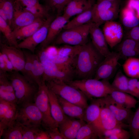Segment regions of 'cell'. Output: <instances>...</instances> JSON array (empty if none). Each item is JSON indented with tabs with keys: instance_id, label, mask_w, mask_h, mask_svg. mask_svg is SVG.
<instances>
[{
	"instance_id": "6da1fadb",
	"label": "cell",
	"mask_w": 139,
	"mask_h": 139,
	"mask_svg": "<svg viewBox=\"0 0 139 139\" xmlns=\"http://www.w3.org/2000/svg\"><path fill=\"white\" fill-rule=\"evenodd\" d=\"M91 42L82 46L77 55L74 72L80 79L94 77L97 69L105 58Z\"/></svg>"
},
{
	"instance_id": "7a4b0ae2",
	"label": "cell",
	"mask_w": 139,
	"mask_h": 139,
	"mask_svg": "<svg viewBox=\"0 0 139 139\" xmlns=\"http://www.w3.org/2000/svg\"><path fill=\"white\" fill-rule=\"evenodd\" d=\"M67 83L80 90L89 98H103L115 90L109 80H106L93 78L72 80Z\"/></svg>"
},
{
	"instance_id": "3957f363",
	"label": "cell",
	"mask_w": 139,
	"mask_h": 139,
	"mask_svg": "<svg viewBox=\"0 0 139 139\" xmlns=\"http://www.w3.org/2000/svg\"><path fill=\"white\" fill-rule=\"evenodd\" d=\"M8 74V77L13 87L17 100V104L32 102L38 87L35 83L27 79L19 72L14 71Z\"/></svg>"
},
{
	"instance_id": "277c9868",
	"label": "cell",
	"mask_w": 139,
	"mask_h": 139,
	"mask_svg": "<svg viewBox=\"0 0 139 139\" xmlns=\"http://www.w3.org/2000/svg\"><path fill=\"white\" fill-rule=\"evenodd\" d=\"M48 88L66 100L85 109L88 106L87 97L80 90L60 81L45 82Z\"/></svg>"
},
{
	"instance_id": "5b68a950",
	"label": "cell",
	"mask_w": 139,
	"mask_h": 139,
	"mask_svg": "<svg viewBox=\"0 0 139 139\" xmlns=\"http://www.w3.org/2000/svg\"><path fill=\"white\" fill-rule=\"evenodd\" d=\"M39 57L44 69V80L45 82L60 81L66 83L73 80V70L56 64L49 57L45 49Z\"/></svg>"
},
{
	"instance_id": "8992f818",
	"label": "cell",
	"mask_w": 139,
	"mask_h": 139,
	"mask_svg": "<svg viewBox=\"0 0 139 139\" xmlns=\"http://www.w3.org/2000/svg\"><path fill=\"white\" fill-rule=\"evenodd\" d=\"M92 22L77 27L64 30L55 39L54 44L72 46L84 45L88 42V37Z\"/></svg>"
},
{
	"instance_id": "52a82bcc",
	"label": "cell",
	"mask_w": 139,
	"mask_h": 139,
	"mask_svg": "<svg viewBox=\"0 0 139 139\" xmlns=\"http://www.w3.org/2000/svg\"><path fill=\"white\" fill-rule=\"evenodd\" d=\"M48 88L45 81L38 86L34 101L43 117L42 125L46 130L58 127L51 115L48 95Z\"/></svg>"
},
{
	"instance_id": "ba28073f",
	"label": "cell",
	"mask_w": 139,
	"mask_h": 139,
	"mask_svg": "<svg viewBox=\"0 0 139 139\" xmlns=\"http://www.w3.org/2000/svg\"><path fill=\"white\" fill-rule=\"evenodd\" d=\"M42 119V114L34 103H25L18 108L15 120L25 127L39 128Z\"/></svg>"
},
{
	"instance_id": "9c48e42d",
	"label": "cell",
	"mask_w": 139,
	"mask_h": 139,
	"mask_svg": "<svg viewBox=\"0 0 139 139\" xmlns=\"http://www.w3.org/2000/svg\"><path fill=\"white\" fill-rule=\"evenodd\" d=\"M120 58L118 52H111L98 66L94 78L109 80L116 70Z\"/></svg>"
},
{
	"instance_id": "30bf717a",
	"label": "cell",
	"mask_w": 139,
	"mask_h": 139,
	"mask_svg": "<svg viewBox=\"0 0 139 139\" xmlns=\"http://www.w3.org/2000/svg\"><path fill=\"white\" fill-rule=\"evenodd\" d=\"M54 19L53 16H48L45 20L43 25L38 30L19 43V48L27 49L34 53L36 46L45 40L50 25Z\"/></svg>"
},
{
	"instance_id": "8fae6325",
	"label": "cell",
	"mask_w": 139,
	"mask_h": 139,
	"mask_svg": "<svg viewBox=\"0 0 139 139\" xmlns=\"http://www.w3.org/2000/svg\"><path fill=\"white\" fill-rule=\"evenodd\" d=\"M94 126L99 133L100 138H102L103 133L106 131L116 127L123 128L128 127V125L118 121L112 112L105 104L102 108L98 121Z\"/></svg>"
},
{
	"instance_id": "7c38bea8",
	"label": "cell",
	"mask_w": 139,
	"mask_h": 139,
	"mask_svg": "<svg viewBox=\"0 0 139 139\" xmlns=\"http://www.w3.org/2000/svg\"><path fill=\"white\" fill-rule=\"evenodd\" d=\"M102 31L108 45L112 48L120 43L123 38L122 25L114 21L105 23Z\"/></svg>"
},
{
	"instance_id": "4fadbf2b",
	"label": "cell",
	"mask_w": 139,
	"mask_h": 139,
	"mask_svg": "<svg viewBox=\"0 0 139 139\" xmlns=\"http://www.w3.org/2000/svg\"><path fill=\"white\" fill-rule=\"evenodd\" d=\"M17 105L0 99V137L4 130L15 121Z\"/></svg>"
},
{
	"instance_id": "5bb4252c",
	"label": "cell",
	"mask_w": 139,
	"mask_h": 139,
	"mask_svg": "<svg viewBox=\"0 0 139 139\" xmlns=\"http://www.w3.org/2000/svg\"><path fill=\"white\" fill-rule=\"evenodd\" d=\"M103 99L105 105L110 109L118 121L129 124L134 113L131 109L126 108L118 103L109 94Z\"/></svg>"
},
{
	"instance_id": "9a60e30c",
	"label": "cell",
	"mask_w": 139,
	"mask_h": 139,
	"mask_svg": "<svg viewBox=\"0 0 139 139\" xmlns=\"http://www.w3.org/2000/svg\"><path fill=\"white\" fill-rule=\"evenodd\" d=\"M1 52L6 54L12 64L15 71L22 72L25 63L24 52L20 48L1 44Z\"/></svg>"
},
{
	"instance_id": "2e32d148",
	"label": "cell",
	"mask_w": 139,
	"mask_h": 139,
	"mask_svg": "<svg viewBox=\"0 0 139 139\" xmlns=\"http://www.w3.org/2000/svg\"><path fill=\"white\" fill-rule=\"evenodd\" d=\"M99 26L92 22L89 31L92 43L98 51L105 57L111 52L102 31Z\"/></svg>"
},
{
	"instance_id": "e0dca14e",
	"label": "cell",
	"mask_w": 139,
	"mask_h": 139,
	"mask_svg": "<svg viewBox=\"0 0 139 139\" xmlns=\"http://www.w3.org/2000/svg\"><path fill=\"white\" fill-rule=\"evenodd\" d=\"M21 4L15 1L12 28L13 30L18 29L34 22L38 18L30 12L21 8Z\"/></svg>"
},
{
	"instance_id": "ac0fdd59",
	"label": "cell",
	"mask_w": 139,
	"mask_h": 139,
	"mask_svg": "<svg viewBox=\"0 0 139 139\" xmlns=\"http://www.w3.org/2000/svg\"><path fill=\"white\" fill-rule=\"evenodd\" d=\"M86 123L83 120L68 117L58 128L65 139H75L80 129Z\"/></svg>"
},
{
	"instance_id": "d6986e66",
	"label": "cell",
	"mask_w": 139,
	"mask_h": 139,
	"mask_svg": "<svg viewBox=\"0 0 139 139\" xmlns=\"http://www.w3.org/2000/svg\"><path fill=\"white\" fill-rule=\"evenodd\" d=\"M69 20L63 15L58 16L54 19L49 27L46 38L41 44L43 48H46L54 40Z\"/></svg>"
},
{
	"instance_id": "ffe728a7",
	"label": "cell",
	"mask_w": 139,
	"mask_h": 139,
	"mask_svg": "<svg viewBox=\"0 0 139 139\" xmlns=\"http://www.w3.org/2000/svg\"><path fill=\"white\" fill-rule=\"evenodd\" d=\"M119 44L117 52L120 58L126 60L132 57L139 58V41L125 38Z\"/></svg>"
},
{
	"instance_id": "44dd1931",
	"label": "cell",
	"mask_w": 139,
	"mask_h": 139,
	"mask_svg": "<svg viewBox=\"0 0 139 139\" xmlns=\"http://www.w3.org/2000/svg\"><path fill=\"white\" fill-rule=\"evenodd\" d=\"M103 98L93 101L85 109L83 120L94 125L98 121L102 108L104 105Z\"/></svg>"
},
{
	"instance_id": "7402d4cb",
	"label": "cell",
	"mask_w": 139,
	"mask_h": 139,
	"mask_svg": "<svg viewBox=\"0 0 139 139\" xmlns=\"http://www.w3.org/2000/svg\"><path fill=\"white\" fill-rule=\"evenodd\" d=\"M92 4L89 0H71L64 7L63 15L70 19L91 8Z\"/></svg>"
},
{
	"instance_id": "603a6c76",
	"label": "cell",
	"mask_w": 139,
	"mask_h": 139,
	"mask_svg": "<svg viewBox=\"0 0 139 139\" xmlns=\"http://www.w3.org/2000/svg\"><path fill=\"white\" fill-rule=\"evenodd\" d=\"M48 89V93L51 115L58 126L68 116L63 111L57 95Z\"/></svg>"
},
{
	"instance_id": "cb8c5ba5",
	"label": "cell",
	"mask_w": 139,
	"mask_h": 139,
	"mask_svg": "<svg viewBox=\"0 0 139 139\" xmlns=\"http://www.w3.org/2000/svg\"><path fill=\"white\" fill-rule=\"evenodd\" d=\"M57 95L63 111L66 115L71 118L83 120L85 109Z\"/></svg>"
},
{
	"instance_id": "d4e9b609",
	"label": "cell",
	"mask_w": 139,
	"mask_h": 139,
	"mask_svg": "<svg viewBox=\"0 0 139 139\" xmlns=\"http://www.w3.org/2000/svg\"><path fill=\"white\" fill-rule=\"evenodd\" d=\"M45 20L40 19L28 25L14 30L13 32L17 40H24L33 34L43 25Z\"/></svg>"
},
{
	"instance_id": "484cf974",
	"label": "cell",
	"mask_w": 139,
	"mask_h": 139,
	"mask_svg": "<svg viewBox=\"0 0 139 139\" xmlns=\"http://www.w3.org/2000/svg\"><path fill=\"white\" fill-rule=\"evenodd\" d=\"M119 6L102 11L92 13V22L99 26L106 22L113 21L117 17Z\"/></svg>"
},
{
	"instance_id": "4316f807",
	"label": "cell",
	"mask_w": 139,
	"mask_h": 139,
	"mask_svg": "<svg viewBox=\"0 0 139 139\" xmlns=\"http://www.w3.org/2000/svg\"><path fill=\"white\" fill-rule=\"evenodd\" d=\"M109 95L115 101L126 108L131 109L136 107L137 100L128 93L114 90Z\"/></svg>"
},
{
	"instance_id": "83f0119b",
	"label": "cell",
	"mask_w": 139,
	"mask_h": 139,
	"mask_svg": "<svg viewBox=\"0 0 139 139\" xmlns=\"http://www.w3.org/2000/svg\"><path fill=\"white\" fill-rule=\"evenodd\" d=\"M33 61L31 71V79L33 82L39 85L44 81V65L38 56L33 54Z\"/></svg>"
},
{
	"instance_id": "f1b7e54d",
	"label": "cell",
	"mask_w": 139,
	"mask_h": 139,
	"mask_svg": "<svg viewBox=\"0 0 139 139\" xmlns=\"http://www.w3.org/2000/svg\"><path fill=\"white\" fill-rule=\"evenodd\" d=\"M92 7L77 15L73 19L69 21L65 25L63 29L65 30L77 27L92 22Z\"/></svg>"
},
{
	"instance_id": "f546056e",
	"label": "cell",
	"mask_w": 139,
	"mask_h": 139,
	"mask_svg": "<svg viewBox=\"0 0 139 139\" xmlns=\"http://www.w3.org/2000/svg\"><path fill=\"white\" fill-rule=\"evenodd\" d=\"M125 60L123 65L125 73L129 78L139 79V58L130 57Z\"/></svg>"
},
{
	"instance_id": "4dcf8cb0",
	"label": "cell",
	"mask_w": 139,
	"mask_h": 139,
	"mask_svg": "<svg viewBox=\"0 0 139 139\" xmlns=\"http://www.w3.org/2000/svg\"><path fill=\"white\" fill-rule=\"evenodd\" d=\"M100 138L99 133L92 124L86 123L80 129L76 139H95Z\"/></svg>"
},
{
	"instance_id": "1f68e13d",
	"label": "cell",
	"mask_w": 139,
	"mask_h": 139,
	"mask_svg": "<svg viewBox=\"0 0 139 139\" xmlns=\"http://www.w3.org/2000/svg\"><path fill=\"white\" fill-rule=\"evenodd\" d=\"M121 19L123 25L127 28L132 29L137 26L139 23V18L134 11L127 6L121 12Z\"/></svg>"
},
{
	"instance_id": "d6a6232c",
	"label": "cell",
	"mask_w": 139,
	"mask_h": 139,
	"mask_svg": "<svg viewBox=\"0 0 139 139\" xmlns=\"http://www.w3.org/2000/svg\"><path fill=\"white\" fill-rule=\"evenodd\" d=\"M1 137L4 139H22L21 125L15 120L4 130Z\"/></svg>"
},
{
	"instance_id": "836d02e7",
	"label": "cell",
	"mask_w": 139,
	"mask_h": 139,
	"mask_svg": "<svg viewBox=\"0 0 139 139\" xmlns=\"http://www.w3.org/2000/svg\"><path fill=\"white\" fill-rule=\"evenodd\" d=\"M0 30L4 36L9 45L19 48L18 44L11 27L0 17Z\"/></svg>"
},
{
	"instance_id": "e575fe53",
	"label": "cell",
	"mask_w": 139,
	"mask_h": 139,
	"mask_svg": "<svg viewBox=\"0 0 139 139\" xmlns=\"http://www.w3.org/2000/svg\"><path fill=\"white\" fill-rule=\"evenodd\" d=\"M130 133L121 127H116L106 131L103 134L102 138L106 139H128Z\"/></svg>"
},
{
	"instance_id": "d590c367",
	"label": "cell",
	"mask_w": 139,
	"mask_h": 139,
	"mask_svg": "<svg viewBox=\"0 0 139 139\" xmlns=\"http://www.w3.org/2000/svg\"><path fill=\"white\" fill-rule=\"evenodd\" d=\"M128 79L121 71H119L116 74L111 84L115 90L128 93Z\"/></svg>"
},
{
	"instance_id": "8d00e7d4",
	"label": "cell",
	"mask_w": 139,
	"mask_h": 139,
	"mask_svg": "<svg viewBox=\"0 0 139 139\" xmlns=\"http://www.w3.org/2000/svg\"><path fill=\"white\" fill-rule=\"evenodd\" d=\"M82 46L65 44L58 48L57 54L62 57L75 58L76 57Z\"/></svg>"
},
{
	"instance_id": "74e56055",
	"label": "cell",
	"mask_w": 139,
	"mask_h": 139,
	"mask_svg": "<svg viewBox=\"0 0 139 139\" xmlns=\"http://www.w3.org/2000/svg\"><path fill=\"white\" fill-rule=\"evenodd\" d=\"M15 1L12 0H0V8L5 11L7 17L8 23L11 28L13 22Z\"/></svg>"
},
{
	"instance_id": "f35d334b",
	"label": "cell",
	"mask_w": 139,
	"mask_h": 139,
	"mask_svg": "<svg viewBox=\"0 0 139 139\" xmlns=\"http://www.w3.org/2000/svg\"><path fill=\"white\" fill-rule=\"evenodd\" d=\"M119 2L98 0L97 3L92 6V13L106 10L119 6Z\"/></svg>"
},
{
	"instance_id": "ab89813d",
	"label": "cell",
	"mask_w": 139,
	"mask_h": 139,
	"mask_svg": "<svg viewBox=\"0 0 139 139\" xmlns=\"http://www.w3.org/2000/svg\"><path fill=\"white\" fill-rule=\"evenodd\" d=\"M71 0H44L45 5L49 10L56 11L59 15L65 6Z\"/></svg>"
},
{
	"instance_id": "60d3db41",
	"label": "cell",
	"mask_w": 139,
	"mask_h": 139,
	"mask_svg": "<svg viewBox=\"0 0 139 139\" xmlns=\"http://www.w3.org/2000/svg\"><path fill=\"white\" fill-rule=\"evenodd\" d=\"M128 127L133 138H138L139 137V103L138 107L128 125Z\"/></svg>"
},
{
	"instance_id": "b9f144b4",
	"label": "cell",
	"mask_w": 139,
	"mask_h": 139,
	"mask_svg": "<svg viewBox=\"0 0 139 139\" xmlns=\"http://www.w3.org/2000/svg\"><path fill=\"white\" fill-rule=\"evenodd\" d=\"M24 9L38 18L43 19L49 15L48 13L49 10L45 6L41 5L39 6L25 7Z\"/></svg>"
},
{
	"instance_id": "7bdbcfd3",
	"label": "cell",
	"mask_w": 139,
	"mask_h": 139,
	"mask_svg": "<svg viewBox=\"0 0 139 139\" xmlns=\"http://www.w3.org/2000/svg\"><path fill=\"white\" fill-rule=\"evenodd\" d=\"M24 53L25 57V63L23 70L22 73L27 79L33 83L32 81L31 76L33 54L25 52H24Z\"/></svg>"
},
{
	"instance_id": "ee69618b",
	"label": "cell",
	"mask_w": 139,
	"mask_h": 139,
	"mask_svg": "<svg viewBox=\"0 0 139 139\" xmlns=\"http://www.w3.org/2000/svg\"><path fill=\"white\" fill-rule=\"evenodd\" d=\"M0 91L14 92L6 72L0 70Z\"/></svg>"
},
{
	"instance_id": "f6af8a7d",
	"label": "cell",
	"mask_w": 139,
	"mask_h": 139,
	"mask_svg": "<svg viewBox=\"0 0 139 139\" xmlns=\"http://www.w3.org/2000/svg\"><path fill=\"white\" fill-rule=\"evenodd\" d=\"M21 125L22 127V139H36L37 134L40 130L39 128L28 127Z\"/></svg>"
},
{
	"instance_id": "bcb514c9",
	"label": "cell",
	"mask_w": 139,
	"mask_h": 139,
	"mask_svg": "<svg viewBox=\"0 0 139 139\" xmlns=\"http://www.w3.org/2000/svg\"><path fill=\"white\" fill-rule=\"evenodd\" d=\"M0 99L17 105V100L14 92L0 91Z\"/></svg>"
},
{
	"instance_id": "7dc6e473",
	"label": "cell",
	"mask_w": 139,
	"mask_h": 139,
	"mask_svg": "<svg viewBox=\"0 0 139 139\" xmlns=\"http://www.w3.org/2000/svg\"><path fill=\"white\" fill-rule=\"evenodd\" d=\"M138 79L132 78L128 79V93L137 98L136 84Z\"/></svg>"
},
{
	"instance_id": "c3c4849f",
	"label": "cell",
	"mask_w": 139,
	"mask_h": 139,
	"mask_svg": "<svg viewBox=\"0 0 139 139\" xmlns=\"http://www.w3.org/2000/svg\"><path fill=\"white\" fill-rule=\"evenodd\" d=\"M125 38L139 41V27L137 26L131 29L125 36L124 38Z\"/></svg>"
},
{
	"instance_id": "681fc988",
	"label": "cell",
	"mask_w": 139,
	"mask_h": 139,
	"mask_svg": "<svg viewBox=\"0 0 139 139\" xmlns=\"http://www.w3.org/2000/svg\"><path fill=\"white\" fill-rule=\"evenodd\" d=\"M47 131L51 139H65L60 132L58 127L51 128L47 130Z\"/></svg>"
},
{
	"instance_id": "f907efd6",
	"label": "cell",
	"mask_w": 139,
	"mask_h": 139,
	"mask_svg": "<svg viewBox=\"0 0 139 139\" xmlns=\"http://www.w3.org/2000/svg\"><path fill=\"white\" fill-rule=\"evenodd\" d=\"M0 56L2 57L4 60L6 72H10L14 71L13 66L7 55L1 52Z\"/></svg>"
},
{
	"instance_id": "816d5d0a",
	"label": "cell",
	"mask_w": 139,
	"mask_h": 139,
	"mask_svg": "<svg viewBox=\"0 0 139 139\" xmlns=\"http://www.w3.org/2000/svg\"><path fill=\"white\" fill-rule=\"evenodd\" d=\"M128 6L135 12H136V16L139 18V0H130Z\"/></svg>"
},
{
	"instance_id": "f5cc1de1",
	"label": "cell",
	"mask_w": 139,
	"mask_h": 139,
	"mask_svg": "<svg viewBox=\"0 0 139 139\" xmlns=\"http://www.w3.org/2000/svg\"><path fill=\"white\" fill-rule=\"evenodd\" d=\"M36 139H51L47 131L40 130L37 135Z\"/></svg>"
},
{
	"instance_id": "db71d44e",
	"label": "cell",
	"mask_w": 139,
	"mask_h": 139,
	"mask_svg": "<svg viewBox=\"0 0 139 139\" xmlns=\"http://www.w3.org/2000/svg\"><path fill=\"white\" fill-rule=\"evenodd\" d=\"M0 17L8 23V20L4 10L1 8H0Z\"/></svg>"
},
{
	"instance_id": "11a10c76",
	"label": "cell",
	"mask_w": 139,
	"mask_h": 139,
	"mask_svg": "<svg viewBox=\"0 0 139 139\" xmlns=\"http://www.w3.org/2000/svg\"><path fill=\"white\" fill-rule=\"evenodd\" d=\"M136 91L137 94V98L139 99V80L138 79L136 84Z\"/></svg>"
},
{
	"instance_id": "9f6ffc18",
	"label": "cell",
	"mask_w": 139,
	"mask_h": 139,
	"mask_svg": "<svg viewBox=\"0 0 139 139\" xmlns=\"http://www.w3.org/2000/svg\"><path fill=\"white\" fill-rule=\"evenodd\" d=\"M106 0V1H119L120 0Z\"/></svg>"
},
{
	"instance_id": "6f0895ef",
	"label": "cell",
	"mask_w": 139,
	"mask_h": 139,
	"mask_svg": "<svg viewBox=\"0 0 139 139\" xmlns=\"http://www.w3.org/2000/svg\"><path fill=\"white\" fill-rule=\"evenodd\" d=\"M15 0L17 2L20 3V0Z\"/></svg>"
},
{
	"instance_id": "680465c9",
	"label": "cell",
	"mask_w": 139,
	"mask_h": 139,
	"mask_svg": "<svg viewBox=\"0 0 139 139\" xmlns=\"http://www.w3.org/2000/svg\"><path fill=\"white\" fill-rule=\"evenodd\" d=\"M90 1H91L92 3H93V2L94 1V0H89Z\"/></svg>"
},
{
	"instance_id": "91938a15",
	"label": "cell",
	"mask_w": 139,
	"mask_h": 139,
	"mask_svg": "<svg viewBox=\"0 0 139 139\" xmlns=\"http://www.w3.org/2000/svg\"></svg>"
}]
</instances>
